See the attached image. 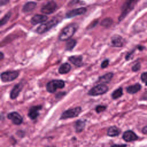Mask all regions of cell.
<instances>
[{
    "label": "cell",
    "instance_id": "5bb4252c",
    "mask_svg": "<svg viewBox=\"0 0 147 147\" xmlns=\"http://www.w3.org/2000/svg\"><path fill=\"white\" fill-rule=\"evenodd\" d=\"M122 138L126 142H132L137 140L138 137L134 131L130 130H128L123 133L122 135Z\"/></svg>",
    "mask_w": 147,
    "mask_h": 147
},
{
    "label": "cell",
    "instance_id": "277c9868",
    "mask_svg": "<svg viewBox=\"0 0 147 147\" xmlns=\"http://www.w3.org/2000/svg\"><path fill=\"white\" fill-rule=\"evenodd\" d=\"M109 91V87L106 84L99 83L92 87L87 92L90 96H99L103 95Z\"/></svg>",
    "mask_w": 147,
    "mask_h": 147
},
{
    "label": "cell",
    "instance_id": "d590c367",
    "mask_svg": "<svg viewBox=\"0 0 147 147\" xmlns=\"http://www.w3.org/2000/svg\"><path fill=\"white\" fill-rule=\"evenodd\" d=\"M141 132H142L144 134L147 135V125L143 127V128L142 129Z\"/></svg>",
    "mask_w": 147,
    "mask_h": 147
},
{
    "label": "cell",
    "instance_id": "74e56055",
    "mask_svg": "<svg viewBox=\"0 0 147 147\" xmlns=\"http://www.w3.org/2000/svg\"><path fill=\"white\" fill-rule=\"evenodd\" d=\"M45 147H56V146H45Z\"/></svg>",
    "mask_w": 147,
    "mask_h": 147
},
{
    "label": "cell",
    "instance_id": "f35d334b",
    "mask_svg": "<svg viewBox=\"0 0 147 147\" xmlns=\"http://www.w3.org/2000/svg\"><path fill=\"white\" fill-rule=\"evenodd\" d=\"M38 1H41V0H38Z\"/></svg>",
    "mask_w": 147,
    "mask_h": 147
},
{
    "label": "cell",
    "instance_id": "1f68e13d",
    "mask_svg": "<svg viewBox=\"0 0 147 147\" xmlns=\"http://www.w3.org/2000/svg\"><path fill=\"white\" fill-rule=\"evenodd\" d=\"M134 52V50H133L132 51H131V52H128V53L126 54V56H125V59H126V60H129L130 59H131L133 58V54Z\"/></svg>",
    "mask_w": 147,
    "mask_h": 147
},
{
    "label": "cell",
    "instance_id": "e0dca14e",
    "mask_svg": "<svg viewBox=\"0 0 147 147\" xmlns=\"http://www.w3.org/2000/svg\"><path fill=\"white\" fill-rule=\"evenodd\" d=\"M68 60L74 65L76 67H80L83 66V57L81 55H76V56H71L68 57Z\"/></svg>",
    "mask_w": 147,
    "mask_h": 147
},
{
    "label": "cell",
    "instance_id": "d4e9b609",
    "mask_svg": "<svg viewBox=\"0 0 147 147\" xmlns=\"http://www.w3.org/2000/svg\"><path fill=\"white\" fill-rule=\"evenodd\" d=\"M113 21L111 18H106L103 20L100 23V25L105 28H109L113 24Z\"/></svg>",
    "mask_w": 147,
    "mask_h": 147
},
{
    "label": "cell",
    "instance_id": "5b68a950",
    "mask_svg": "<svg viewBox=\"0 0 147 147\" xmlns=\"http://www.w3.org/2000/svg\"><path fill=\"white\" fill-rule=\"evenodd\" d=\"M82 111L80 106H77L74 108H71L63 111L60 117V120L73 118L78 117Z\"/></svg>",
    "mask_w": 147,
    "mask_h": 147
},
{
    "label": "cell",
    "instance_id": "e575fe53",
    "mask_svg": "<svg viewBox=\"0 0 147 147\" xmlns=\"http://www.w3.org/2000/svg\"><path fill=\"white\" fill-rule=\"evenodd\" d=\"M10 0H0V5L1 6H3L7 4L9 2Z\"/></svg>",
    "mask_w": 147,
    "mask_h": 147
},
{
    "label": "cell",
    "instance_id": "4fadbf2b",
    "mask_svg": "<svg viewBox=\"0 0 147 147\" xmlns=\"http://www.w3.org/2000/svg\"><path fill=\"white\" fill-rule=\"evenodd\" d=\"M87 11V9L86 7H79L77 9H72L66 13V17L70 18L72 17H76L77 16H80L84 14Z\"/></svg>",
    "mask_w": 147,
    "mask_h": 147
},
{
    "label": "cell",
    "instance_id": "9a60e30c",
    "mask_svg": "<svg viewBox=\"0 0 147 147\" xmlns=\"http://www.w3.org/2000/svg\"><path fill=\"white\" fill-rule=\"evenodd\" d=\"M114 76V74L113 72H108L103 75L99 77L98 79L96 82V83H102V84H107L109 83Z\"/></svg>",
    "mask_w": 147,
    "mask_h": 147
},
{
    "label": "cell",
    "instance_id": "d6986e66",
    "mask_svg": "<svg viewBox=\"0 0 147 147\" xmlns=\"http://www.w3.org/2000/svg\"><path fill=\"white\" fill-rule=\"evenodd\" d=\"M121 133V129L116 126H111L109 127L107 130V135L109 137H117Z\"/></svg>",
    "mask_w": 147,
    "mask_h": 147
},
{
    "label": "cell",
    "instance_id": "836d02e7",
    "mask_svg": "<svg viewBox=\"0 0 147 147\" xmlns=\"http://www.w3.org/2000/svg\"><path fill=\"white\" fill-rule=\"evenodd\" d=\"M110 147H127V145L125 144H113Z\"/></svg>",
    "mask_w": 147,
    "mask_h": 147
},
{
    "label": "cell",
    "instance_id": "ac0fdd59",
    "mask_svg": "<svg viewBox=\"0 0 147 147\" xmlns=\"http://www.w3.org/2000/svg\"><path fill=\"white\" fill-rule=\"evenodd\" d=\"M86 121L85 119H78L77 120L74 125V127L75 129V131L76 133H81L82 132L86 126Z\"/></svg>",
    "mask_w": 147,
    "mask_h": 147
},
{
    "label": "cell",
    "instance_id": "52a82bcc",
    "mask_svg": "<svg viewBox=\"0 0 147 147\" xmlns=\"http://www.w3.org/2000/svg\"><path fill=\"white\" fill-rule=\"evenodd\" d=\"M20 74L19 71H9L3 72L1 74V79L3 82H12L16 79Z\"/></svg>",
    "mask_w": 147,
    "mask_h": 147
},
{
    "label": "cell",
    "instance_id": "ba28073f",
    "mask_svg": "<svg viewBox=\"0 0 147 147\" xmlns=\"http://www.w3.org/2000/svg\"><path fill=\"white\" fill-rule=\"evenodd\" d=\"M57 8V3L53 1H51L47 2L41 7V11L44 14H50L53 13L54 11H55Z\"/></svg>",
    "mask_w": 147,
    "mask_h": 147
},
{
    "label": "cell",
    "instance_id": "f546056e",
    "mask_svg": "<svg viewBox=\"0 0 147 147\" xmlns=\"http://www.w3.org/2000/svg\"><path fill=\"white\" fill-rule=\"evenodd\" d=\"M16 135L20 138H23L25 136V131L22 130H18L16 133Z\"/></svg>",
    "mask_w": 147,
    "mask_h": 147
},
{
    "label": "cell",
    "instance_id": "4dcf8cb0",
    "mask_svg": "<svg viewBox=\"0 0 147 147\" xmlns=\"http://www.w3.org/2000/svg\"><path fill=\"white\" fill-rule=\"evenodd\" d=\"M109 59H105V60H104L103 61H102V63H101V64H100V67L102 68V69H103V68H106L108 65H109Z\"/></svg>",
    "mask_w": 147,
    "mask_h": 147
},
{
    "label": "cell",
    "instance_id": "7402d4cb",
    "mask_svg": "<svg viewBox=\"0 0 147 147\" xmlns=\"http://www.w3.org/2000/svg\"><path fill=\"white\" fill-rule=\"evenodd\" d=\"M71 69V65L68 63H65L62 64L58 69V72L60 74H66L68 73Z\"/></svg>",
    "mask_w": 147,
    "mask_h": 147
},
{
    "label": "cell",
    "instance_id": "30bf717a",
    "mask_svg": "<svg viewBox=\"0 0 147 147\" xmlns=\"http://www.w3.org/2000/svg\"><path fill=\"white\" fill-rule=\"evenodd\" d=\"M42 106L41 105L33 106L30 107L28 113V115L29 117V118L31 120L36 119L40 115L39 111H40L42 109Z\"/></svg>",
    "mask_w": 147,
    "mask_h": 147
},
{
    "label": "cell",
    "instance_id": "ffe728a7",
    "mask_svg": "<svg viewBox=\"0 0 147 147\" xmlns=\"http://www.w3.org/2000/svg\"><path fill=\"white\" fill-rule=\"evenodd\" d=\"M141 85L139 83H136L134 84L129 86L126 88V92L130 94H134L138 92L141 89Z\"/></svg>",
    "mask_w": 147,
    "mask_h": 147
},
{
    "label": "cell",
    "instance_id": "8992f818",
    "mask_svg": "<svg viewBox=\"0 0 147 147\" xmlns=\"http://www.w3.org/2000/svg\"><path fill=\"white\" fill-rule=\"evenodd\" d=\"M58 19L56 17H53L51 20L46 22L45 23H43L41 25H40L36 29V32L38 34H43L49 30L55 25H56L58 24Z\"/></svg>",
    "mask_w": 147,
    "mask_h": 147
},
{
    "label": "cell",
    "instance_id": "3957f363",
    "mask_svg": "<svg viewBox=\"0 0 147 147\" xmlns=\"http://www.w3.org/2000/svg\"><path fill=\"white\" fill-rule=\"evenodd\" d=\"M65 87V82L60 79H53L46 85L47 91L49 93H55L57 89H62Z\"/></svg>",
    "mask_w": 147,
    "mask_h": 147
},
{
    "label": "cell",
    "instance_id": "7a4b0ae2",
    "mask_svg": "<svg viewBox=\"0 0 147 147\" xmlns=\"http://www.w3.org/2000/svg\"><path fill=\"white\" fill-rule=\"evenodd\" d=\"M136 0H125L121 7V13L118 18L119 21L123 20L125 17L134 9Z\"/></svg>",
    "mask_w": 147,
    "mask_h": 147
},
{
    "label": "cell",
    "instance_id": "cb8c5ba5",
    "mask_svg": "<svg viewBox=\"0 0 147 147\" xmlns=\"http://www.w3.org/2000/svg\"><path fill=\"white\" fill-rule=\"evenodd\" d=\"M123 95L122 87H119L114 90L111 94V98L113 99H117Z\"/></svg>",
    "mask_w": 147,
    "mask_h": 147
},
{
    "label": "cell",
    "instance_id": "4316f807",
    "mask_svg": "<svg viewBox=\"0 0 147 147\" xmlns=\"http://www.w3.org/2000/svg\"><path fill=\"white\" fill-rule=\"evenodd\" d=\"M106 106H104V105H98L95 107V111L97 113H102V112H103L105 111L106 110Z\"/></svg>",
    "mask_w": 147,
    "mask_h": 147
},
{
    "label": "cell",
    "instance_id": "8fae6325",
    "mask_svg": "<svg viewBox=\"0 0 147 147\" xmlns=\"http://www.w3.org/2000/svg\"><path fill=\"white\" fill-rule=\"evenodd\" d=\"M24 84L22 82H20L17 83L12 88L10 93V97L11 99H16L18 96L19 95L20 93L22 91Z\"/></svg>",
    "mask_w": 147,
    "mask_h": 147
},
{
    "label": "cell",
    "instance_id": "603a6c76",
    "mask_svg": "<svg viewBox=\"0 0 147 147\" xmlns=\"http://www.w3.org/2000/svg\"><path fill=\"white\" fill-rule=\"evenodd\" d=\"M76 44V41L75 39L70 38L67 40V42L65 45V50L69 51H72L75 48Z\"/></svg>",
    "mask_w": 147,
    "mask_h": 147
},
{
    "label": "cell",
    "instance_id": "484cf974",
    "mask_svg": "<svg viewBox=\"0 0 147 147\" xmlns=\"http://www.w3.org/2000/svg\"><path fill=\"white\" fill-rule=\"evenodd\" d=\"M11 13L10 11H9L4 16V17L1 20V26L5 25L9 20L11 17Z\"/></svg>",
    "mask_w": 147,
    "mask_h": 147
},
{
    "label": "cell",
    "instance_id": "8d00e7d4",
    "mask_svg": "<svg viewBox=\"0 0 147 147\" xmlns=\"http://www.w3.org/2000/svg\"><path fill=\"white\" fill-rule=\"evenodd\" d=\"M0 60H3V59L4 58V54L3 53V52H0Z\"/></svg>",
    "mask_w": 147,
    "mask_h": 147
},
{
    "label": "cell",
    "instance_id": "f1b7e54d",
    "mask_svg": "<svg viewBox=\"0 0 147 147\" xmlns=\"http://www.w3.org/2000/svg\"><path fill=\"white\" fill-rule=\"evenodd\" d=\"M141 68V64L140 62H138L136 63L131 68V70L133 72H137Z\"/></svg>",
    "mask_w": 147,
    "mask_h": 147
},
{
    "label": "cell",
    "instance_id": "83f0119b",
    "mask_svg": "<svg viewBox=\"0 0 147 147\" xmlns=\"http://www.w3.org/2000/svg\"><path fill=\"white\" fill-rule=\"evenodd\" d=\"M141 80L146 86H147V72H143L141 74Z\"/></svg>",
    "mask_w": 147,
    "mask_h": 147
},
{
    "label": "cell",
    "instance_id": "d6a6232c",
    "mask_svg": "<svg viewBox=\"0 0 147 147\" xmlns=\"http://www.w3.org/2000/svg\"><path fill=\"white\" fill-rule=\"evenodd\" d=\"M65 94L66 92H60L59 93H57L56 95V99H60L63 96L65 95Z\"/></svg>",
    "mask_w": 147,
    "mask_h": 147
},
{
    "label": "cell",
    "instance_id": "2e32d148",
    "mask_svg": "<svg viewBox=\"0 0 147 147\" xmlns=\"http://www.w3.org/2000/svg\"><path fill=\"white\" fill-rule=\"evenodd\" d=\"M48 20V17L44 14H36L31 18V23L35 25L38 24L43 23Z\"/></svg>",
    "mask_w": 147,
    "mask_h": 147
},
{
    "label": "cell",
    "instance_id": "6da1fadb",
    "mask_svg": "<svg viewBox=\"0 0 147 147\" xmlns=\"http://www.w3.org/2000/svg\"><path fill=\"white\" fill-rule=\"evenodd\" d=\"M78 28V25L76 23H72L65 26L61 32L59 36V39L60 41H67L71 38L75 34Z\"/></svg>",
    "mask_w": 147,
    "mask_h": 147
},
{
    "label": "cell",
    "instance_id": "44dd1931",
    "mask_svg": "<svg viewBox=\"0 0 147 147\" xmlns=\"http://www.w3.org/2000/svg\"><path fill=\"white\" fill-rule=\"evenodd\" d=\"M37 6V3L35 2L29 1L26 2L23 6L22 11L25 13H28L33 10Z\"/></svg>",
    "mask_w": 147,
    "mask_h": 147
},
{
    "label": "cell",
    "instance_id": "7c38bea8",
    "mask_svg": "<svg viewBox=\"0 0 147 147\" xmlns=\"http://www.w3.org/2000/svg\"><path fill=\"white\" fill-rule=\"evenodd\" d=\"M111 44L113 47H122L125 44V40L122 36L115 34L111 38Z\"/></svg>",
    "mask_w": 147,
    "mask_h": 147
},
{
    "label": "cell",
    "instance_id": "9c48e42d",
    "mask_svg": "<svg viewBox=\"0 0 147 147\" xmlns=\"http://www.w3.org/2000/svg\"><path fill=\"white\" fill-rule=\"evenodd\" d=\"M7 118L11 120L13 124L20 125L23 122L22 117L17 111H12L7 115Z\"/></svg>",
    "mask_w": 147,
    "mask_h": 147
}]
</instances>
